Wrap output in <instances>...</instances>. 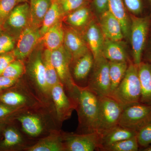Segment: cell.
Returning a JSON list of instances; mask_svg holds the SVG:
<instances>
[{
  "label": "cell",
  "mask_w": 151,
  "mask_h": 151,
  "mask_svg": "<svg viewBox=\"0 0 151 151\" xmlns=\"http://www.w3.org/2000/svg\"><path fill=\"white\" fill-rule=\"evenodd\" d=\"M78 116L79 133L97 132L99 113V97L85 87L79 86L76 101Z\"/></svg>",
  "instance_id": "1"
},
{
  "label": "cell",
  "mask_w": 151,
  "mask_h": 151,
  "mask_svg": "<svg viewBox=\"0 0 151 151\" xmlns=\"http://www.w3.org/2000/svg\"><path fill=\"white\" fill-rule=\"evenodd\" d=\"M0 103L28 109L47 105L40 99L29 84L21 82L19 79L13 86L0 92Z\"/></svg>",
  "instance_id": "2"
},
{
  "label": "cell",
  "mask_w": 151,
  "mask_h": 151,
  "mask_svg": "<svg viewBox=\"0 0 151 151\" xmlns=\"http://www.w3.org/2000/svg\"><path fill=\"white\" fill-rule=\"evenodd\" d=\"M141 95L138 65L131 61L124 78L110 97L125 107L140 102Z\"/></svg>",
  "instance_id": "3"
},
{
  "label": "cell",
  "mask_w": 151,
  "mask_h": 151,
  "mask_svg": "<svg viewBox=\"0 0 151 151\" xmlns=\"http://www.w3.org/2000/svg\"><path fill=\"white\" fill-rule=\"evenodd\" d=\"M49 105L26 110L19 113L15 120L20 123L22 129L26 134L33 138H37L45 134L48 135L56 130L50 126L48 117Z\"/></svg>",
  "instance_id": "4"
},
{
  "label": "cell",
  "mask_w": 151,
  "mask_h": 151,
  "mask_svg": "<svg viewBox=\"0 0 151 151\" xmlns=\"http://www.w3.org/2000/svg\"><path fill=\"white\" fill-rule=\"evenodd\" d=\"M30 55L27 68L26 67L31 82L29 85L44 103L50 105L51 94L47 82L42 52L38 50Z\"/></svg>",
  "instance_id": "5"
},
{
  "label": "cell",
  "mask_w": 151,
  "mask_h": 151,
  "mask_svg": "<svg viewBox=\"0 0 151 151\" xmlns=\"http://www.w3.org/2000/svg\"><path fill=\"white\" fill-rule=\"evenodd\" d=\"M50 58L65 92L76 104L79 86L75 83L70 73L72 60L70 55L63 45L59 48L50 51Z\"/></svg>",
  "instance_id": "6"
},
{
  "label": "cell",
  "mask_w": 151,
  "mask_h": 151,
  "mask_svg": "<svg viewBox=\"0 0 151 151\" xmlns=\"http://www.w3.org/2000/svg\"><path fill=\"white\" fill-rule=\"evenodd\" d=\"M85 87L98 96H111L109 61L103 55L94 59Z\"/></svg>",
  "instance_id": "7"
},
{
  "label": "cell",
  "mask_w": 151,
  "mask_h": 151,
  "mask_svg": "<svg viewBox=\"0 0 151 151\" xmlns=\"http://www.w3.org/2000/svg\"><path fill=\"white\" fill-rule=\"evenodd\" d=\"M129 40L132 50L133 62L139 65L142 61L150 29V20L148 17H138L132 15L130 17Z\"/></svg>",
  "instance_id": "8"
},
{
  "label": "cell",
  "mask_w": 151,
  "mask_h": 151,
  "mask_svg": "<svg viewBox=\"0 0 151 151\" xmlns=\"http://www.w3.org/2000/svg\"><path fill=\"white\" fill-rule=\"evenodd\" d=\"M97 132L103 134L118 125L124 107L110 96H98Z\"/></svg>",
  "instance_id": "9"
},
{
  "label": "cell",
  "mask_w": 151,
  "mask_h": 151,
  "mask_svg": "<svg viewBox=\"0 0 151 151\" xmlns=\"http://www.w3.org/2000/svg\"><path fill=\"white\" fill-rule=\"evenodd\" d=\"M151 122V106L134 103L124 107L118 125L137 132Z\"/></svg>",
  "instance_id": "10"
},
{
  "label": "cell",
  "mask_w": 151,
  "mask_h": 151,
  "mask_svg": "<svg viewBox=\"0 0 151 151\" xmlns=\"http://www.w3.org/2000/svg\"><path fill=\"white\" fill-rule=\"evenodd\" d=\"M61 133L64 151H99L101 134L98 132Z\"/></svg>",
  "instance_id": "11"
},
{
  "label": "cell",
  "mask_w": 151,
  "mask_h": 151,
  "mask_svg": "<svg viewBox=\"0 0 151 151\" xmlns=\"http://www.w3.org/2000/svg\"><path fill=\"white\" fill-rule=\"evenodd\" d=\"M29 5L25 2L17 4L11 12L3 26L4 31L17 39L30 24Z\"/></svg>",
  "instance_id": "12"
},
{
  "label": "cell",
  "mask_w": 151,
  "mask_h": 151,
  "mask_svg": "<svg viewBox=\"0 0 151 151\" xmlns=\"http://www.w3.org/2000/svg\"><path fill=\"white\" fill-rule=\"evenodd\" d=\"M50 94L57 121L62 123L69 119L75 110L76 105L67 95L60 81L52 87Z\"/></svg>",
  "instance_id": "13"
},
{
  "label": "cell",
  "mask_w": 151,
  "mask_h": 151,
  "mask_svg": "<svg viewBox=\"0 0 151 151\" xmlns=\"http://www.w3.org/2000/svg\"><path fill=\"white\" fill-rule=\"evenodd\" d=\"M42 36L40 28L29 25L19 35L13 52L16 59L24 61L30 56Z\"/></svg>",
  "instance_id": "14"
},
{
  "label": "cell",
  "mask_w": 151,
  "mask_h": 151,
  "mask_svg": "<svg viewBox=\"0 0 151 151\" xmlns=\"http://www.w3.org/2000/svg\"><path fill=\"white\" fill-rule=\"evenodd\" d=\"M63 45L70 55L73 63L90 51L86 41L78 31L73 28L64 29Z\"/></svg>",
  "instance_id": "15"
},
{
  "label": "cell",
  "mask_w": 151,
  "mask_h": 151,
  "mask_svg": "<svg viewBox=\"0 0 151 151\" xmlns=\"http://www.w3.org/2000/svg\"><path fill=\"white\" fill-rule=\"evenodd\" d=\"M99 26L105 39L119 41L124 38L121 23L108 10L101 14Z\"/></svg>",
  "instance_id": "16"
},
{
  "label": "cell",
  "mask_w": 151,
  "mask_h": 151,
  "mask_svg": "<svg viewBox=\"0 0 151 151\" xmlns=\"http://www.w3.org/2000/svg\"><path fill=\"white\" fill-rule=\"evenodd\" d=\"M27 151H64L62 133L54 130L32 146L24 148Z\"/></svg>",
  "instance_id": "17"
},
{
  "label": "cell",
  "mask_w": 151,
  "mask_h": 151,
  "mask_svg": "<svg viewBox=\"0 0 151 151\" xmlns=\"http://www.w3.org/2000/svg\"><path fill=\"white\" fill-rule=\"evenodd\" d=\"M85 38L89 50L94 59L103 55V50L105 38L99 24L94 21L89 23L85 33Z\"/></svg>",
  "instance_id": "18"
},
{
  "label": "cell",
  "mask_w": 151,
  "mask_h": 151,
  "mask_svg": "<svg viewBox=\"0 0 151 151\" xmlns=\"http://www.w3.org/2000/svg\"><path fill=\"white\" fill-rule=\"evenodd\" d=\"M101 142L99 151L120 141L134 137L137 132L118 125L101 134Z\"/></svg>",
  "instance_id": "19"
},
{
  "label": "cell",
  "mask_w": 151,
  "mask_h": 151,
  "mask_svg": "<svg viewBox=\"0 0 151 151\" xmlns=\"http://www.w3.org/2000/svg\"><path fill=\"white\" fill-rule=\"evenodd\" d=\"M2 133L4 137L0 142V150H24L26 147L22 135L14 127L6 126Z\"/></svg>",
  "instance_id": "20"
},
{
  "label": "cell",
  "mask_w": 151,
  "mask_h": 151,
  "mask_svg": "<svg viewBox=\"0 0 151 151\" xmlns=\"http://www.w3.org/2000/svg\"><path fill=\"white\" fill-rule=\"evenodd\" d=\"M141 86L140 102L151 106V64L142 61L138 65Z\"/></svg>",
  "instance_id": "21"
},
{
  "label": "cell",
  "mask_w": 151,
  "mask_h": 151,
  "mask_svg": "<svg viewBox=\"0 0 151 151\" xmlns=\"http://www.w3.org/2000/svg\"><path fill=\"white\" fill-rule=\"evenodd\" d=\"M122 41L105 39L102 52L103 56L109 61L129 62L131 60Z\"/></svg>",
  "instance_id": "22"
},
{
  "label": "cell",
  "mask_w": 151,
  "mask_h": 151,
  "mask_svg": "<svg viewBox=\"0 0 151 151\" xmlns=\"http://www.w3.org/2000/svg\"><path fill=\"white\" fill-rule=\"evenodd\" d=\"M64 37V29L63 27L62 20H60L43 35L41 40L46 49L52 51L63 45Z\"/></svg>",
  "instance_id": "23"
},
{
  "label": "cell",
  "mask_w": 151,
  "mask_h": 151,
  "mask_svg": "<svg viewBox=\"0 0 151 151\" xmlns=\"http://www.w3.org/2000/svg\"><path fill=\"white\" fill-rule=\"evenodd\" d=\"M53 0H29L30 25L40 28Z\"/></svg>",
  "instance_id": "24"
},
{
  "label": "cell",
  "mask_w": 151,
  "mask_h": 151,
  "mask_svg": "<svg viewBox=\"0 0 151 151\" xmlns=\"http://www.w3.org/2000/svg\"><path fill=\"white\" fill-rule=\"evenodd\" d=\"M108 10L121 23L124 38L129 40L131 21L128 16L122 0H108Z\"/></svg>",
  "instance_id": "25"
},
{
  "label": "cell",
  "mask_w": 151,
  "mask_h": 151,
  "mask_svg": "<svg viewBox=\"0 0 151 151\" xmlns=\"http://www.w3.org/2000/svg\"><path fill=\"white\" fill-rule=\"evenodd\" d=\"M94 58L91 51L73 63V78L74 81H84L90 75L94 65Z\"/></svg>",
  "instance_id": "26"
},
{
  "label": "cell",
  "mask_w": 151,
  "mask_h": 151,
  "mask_svg": "<svg viewBox=\"0 0 151 151\" xmlns=\"http://www.w3.org/2000/svg\"><path fill=\"white\" fill-rule=\"evenodd\" d=\"M64 16L58 0H53L51 6L45 16L42 24L40 29L41 36L53 25L62 20Z\"/></svg>",
  "instance_id": "27"
},
{
  "label": "cell",
  "mask_w": 151,
  "mask_h": 151,
  "mask_svg": "<svg viewBox=\"0 0 151 151\" xmlns=\"http://www.w3.org/2000/svg\"><path fill=\"white\" fill-rule=\"evenodd\" d=\"M129 62L127 61H109V75L111 82V94L124 78Z\"/></svg>",
  "instance_id": "28"
},
{
  "label": "cell",
  "mask_w": 151,
  "mask_h": 151,
  "mask_svg": "<svg viewBox=\"0 0 151 151\" xmlns=\"http://www.w3.org/2000/svg\"><path fill=\"white\" fill-rule=\"evenodd\" d=\"M90 15L89 9L84 6L67 14L66 22L73 27H83L89 22Z\"/></svg>",
  "instance_id": "29"
},
{
  "label": "cell",
  "mask_w": 151,
  "mask_h": 151,
  "mask_svg": "<svg viewBox=\"0 0 151 151\" xmlns=\"http://www.w3.org/2000/svg\"><path fill=\"white\" fill-rule=\"evenodd\" d=\"M43 60L47 82L50 90L51 91L52 87L60 81L55 68L52 64L50 58V50L45 49L42 53Z\"/></svg>",
  "instance_id": "30"
},
{
  "label": "cell",
  "mask_w": 151,
  "mask_h": 151,
  "mask_svg": "<svg viewBox=\"0 0 151 151\" xmlns=\"http://www.w3.org/2000/svg\"><path fill=\"white\" fill-rule=\"evenodd\" d=\"M139 147L136 136L120 141L108 146L103 150V151H137Z\"/></svg>",
  "instance_id": "31"
},
{
  "label": "cell",
  "mask_w": 151,
  "mask_h": 151,
  "mask_svg": "<svg viewBox=\"0 0 151 151\" xmlns=\"http://www.w3.org/2000/svg\"><path fill=\"white\" fill-rule=\"evenodd\" d=\"M26 70V68L24 61L16 59L10 63L2 75L18 80L25 73Z\"/></svg>",
  "instance_id": "32"
},
{
  "label": "cell",
  "mask_w": 151,
  "mask_h": 151,
  "mask_svg": "<svg viewBox=\"0 0 151 151\" xmlns=\"http://www.w3.org/2000/svg\"><path fill=\"white\" fill-rule=\"evenodd\" d=\"M27 110L29 109L11 107L0 103V124H8L15 120L19 113Z\"/></svg>",
  "instance_id": "33"
},
{
  "label": "cell",
  "mask_w": 151,
  "mask_h": 151,
  "mask_svg": "<svg viewBox=\"0 0 151 151\" xmlns=\"http://www.w3.org/2000/svg\"><path fill=\"white\" fill-rule=\"evenodd\" d=\"M136 137L139 147V151L151 145V122L137 132Z\"/></svg>",
  "instance_id": "34"
},
{
  "label": "cell",
  "mask_w": 151,
  "mask_h": 151,
  "mask_svg": "<svg viewBox=\"0 0 151 151\" xmlns=\"http://www.w3.org/2000/svg\"><path fill=\"white\" fill-rule=\"evenodd\" d=\"M16 39L5 32L0 34V55L14 50Z\"/></svg>",
  "instance_id": "35"
},
{
  "label": "cell",
  "mask_w": 151,
  "mask_h": 151,
  "mask_svg": "<svg viewBox=\"0 0 151 151\" xmlns=\"http://www.w3.org/2000/svg\"><path fill=\"white\" fill-rule=\"evenodd\" d=\"M19 3L18 0H0V25L2 27L11 12Z\"/></svg>",
  "instance_id": "36"
},
{
  "label": "cell",
  "mask_w": 151,
  "mask_h": 151,
  "mask_svg": "<svg viewBox=\"0 0 151 151\" xmlns=\"http://www.w3.org/2000/svg\"><path fill=\"white\" fill-rule=\"evenodd\" d=\"M64 16L84 6L88 0H58Z\"/></svg>",
  "instance_id": "37"
},
{
  "label": "cell",
  "mask_w": 151,
  "mask_h": 151,
  "mask_svg": "<svg viewBox=\"0 0 151 151\" xmlns=\"http://www.w3.org/2000/svg\"><path fill=\"white\" fill-rule=\"evenodd\" d=\"M16 59L13 50L0 55V76L2 75L10 63Z\"/></svg>",
  "instance_id": "38"
},
{
  "label": "cell",
  "mask_w": 151,
  "mask_h": 151,
  "mask_svg": "<svg viewBox=\"0 0 151 151\" xmlns=\"http://www.w3.org/2000/svg\"><path fill=\"white\" fill-rule=\"evenodd\" d=\"M124 4L129 11L134 15L142 12V4L141 0H124Z\"/></svg>",
  "instance_id": "39"
},
{
  "label": "cell",
  "mask_w": 151,
  "mask_h": 151,
  "mask_svg": "<svg viewBox=\"0 0 151 151\" xmlns=\"http://www.w3.org/2000/svg\"><path fill=\"white\" fill-rule=\"evenodd\" d=\"M18 80L8 78L3 75L0 76V92L13 86Z\"/></svg>",
  "instance_id": "40"
},
{
  "label": "cell",
  "mask_w": 151,
  "mask_h": 151,
  "mask_svg": "<svg viewBox=\"0 0 151 151\" xmlns=\"http://www.w3.org/2000/svg\"><path fill=\"white\" fill-rule=\"evenodd\" d=\"M108 0H94V4L97 12L100 14L108 10Z\"/></svg>",
  "instance_id": "41"
},
{
  "label": "cell",
  "mask_w": 151,
  "mask_h": 151,
  "mask_svg": "<svg viewBox=\"0 0 151 151\" xmlns=\"http://www.w3.org/2000/svg\"><path fill=\"white\" fill-rule=\"evenodd\" d=\"M145 59L146 62L151 64V39L150 40L149 49L146 52Z\"/></svg>",
  "instance_id": "42"
},
{
  "label": "cell",
  "mask_w": 151,
  "mask_h": 151,
  "mask_svg": "<svg viewBox=\"0 0 151 151\" xmlns=\"http://www.w3.org/2000/svg\"><path fill=\"white\" fill-rule=\"evenodd\" d=\"M6 124H0V134L1 133H2L3 130L4 128L7 125Z\"/></svg>",
  "instance_id": "43"
},
{
  "label": "cell",
  "mask_w": 151,
  "mask_h": 151,
  "mask_svg": "<svg viewBox=\"0 0 151 151\" xmlns=\"http://www.w3.org/2000/svg\"><path fill=\"white\" fill-rule=\"evenodd\" d=\"M140 151H151V145L149 146H148L147 147L145 148L142 149Z\"/></svg>",
  "instance_id": "44"
},
{
  "label": "cell",
  "mask_w": 151,
  "mask_h": 151,
  "mask_svg": "<svg viewBox=\"0 0 151 151\" xmlns=\"http://www.w3.org/2000/svg\"><path fill=\"white\" fill-rule=\"evenodd\" d=\"M19 3H21L23 2H25L29 0H18Z\"/></svg>",
  "instance_id": "45"
},
{
  "label": "cell",
  "mask_w": 151,
  "mask_h": 151,
  "mask_svg": "<svg viewBox=\"0 0 151 151\" xmlns=\"http://www.w3.org/2000/svg\"><path fill=\"white\" fill-rule=\"evenodd\" d=\"M3 31H3V27L1 26L0 25V34Z\"/></svg>",
  "instance_id": "46"
},
{
  "label": "cell",
  "mask_w": 151,
  "mask_h": 151,
  "mask_svg": "<svg viewBox=\"0 0 151 151\" xmlns=\"http://www.w3.org/2000/svg\"><path fill=\"white\" fill-rule=\"evenodd\" d=\"M149 1V2H150V4L151 5V0H148Z\"/></svg>",
  "instance_id": "47"
}]
</instances>
